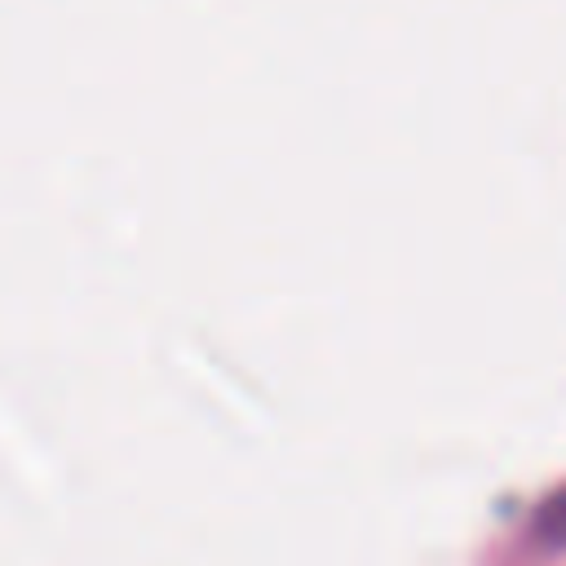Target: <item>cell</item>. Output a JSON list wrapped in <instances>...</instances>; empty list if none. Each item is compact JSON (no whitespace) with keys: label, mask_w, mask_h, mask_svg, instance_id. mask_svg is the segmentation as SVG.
Returning a JSON list of instances; mask_svg holds the SVG:
<instances>
[{"label":"cell","mask_w":566,"mask_h":566,"mask_svg":"<svg viewBox=\"0 0 566 566\" xmlns=\"http://www.w3.org/2000/svg\"><path fill=\"white\" fill-rule=\"evenodd\" d=\"M539 531L553 535V539H566V491H557V500H548V509L539 517Z\"/></svg>","instance_id":"cell-1"}]
</instances>
